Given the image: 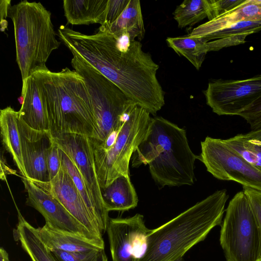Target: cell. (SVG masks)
I'll return each mask as SVG.
<instances>
[{"label": "cell", "instance_id": "6da1fadb", "mask_svg": "<svg viewBox=\"0 0 261 261\" xmlns=\"http://www.w3.org/2000/svg\"><path fill=\"white\" fill-rule=\"evenodd\" d=\"M60 41L73 47L132 100L152 115L165 105L164 92L157 76L159 65L144 51L140 41L128 34H112L101 25L86 35L61 25Z\"/></svg>", "mask_w": 261, "mask_h": 261}, {"label": "cell", "instance_id": "7a4b0ae2", "mask_svg": "<svg viewBox=\"0 0 261 261\" xmlns=\"http://www.w3.org/2000/svg\"><path fill=\"white\" fill-rule=\"evenodd\" d=\"M132 158L133 167L148 164L152 178L162 187L192 186L195 181L198 156L190 147L186 130L162 117L151 118Z\"/></svg>", "mask_w": 261, "mask_h": 261}, {"label": "cell", "instance_id": "3957f363", "mask_svg": "<svg viewBox=\"0 0 261 261\" xmlns=\"http://www.w3.org/2000/svg\"><path fill=\"white\" fill-rule=\"evenodd\" d=\"M229 198L225 189L217 190L160 227L150 229L146 247L138 261H174L203 241L221 225Z\"/></svg>", "mask_w": 261, "mask_h": 261}, {"label": "cell", "instance_id": "277c9868", "mask_svg": "<svg viewBox=\"0 0 261 261\" xmlns=\"http://www.w3.org/2000/svg\"><path fill=\"white\" fill-rule=\"evenodd\" d=\"M51 134L75 133L93 138L95 122L83 78L66 67L36 72Z\"/></svg>", "mask_w": 261, "mask_h": 261}, {"label": "cell", "instance_id": "5b68a950", "mask_svg": "<svg viewBox=\"0 0 261 261\" xmlns=\"http://www.w3.org/2000/svg\"><path fill=\"white\" fill-rule=\"evenodd\" d=\"M8 17L14 25L16 62L21 72L22 91L29 77L48 69L46 63L61 42L56 38L51 13L40 2L24 0L11 6Z\"/></svg>", "mask_w": 261, "mask_h": 261}, {"label": "cell", "instance_id": "8992f818", "mask_svg": "<svg viewBox=\"0 0 261 261\" xmlns=\"http://www.w3.org/2000/svg\"><path fill=\"white\" fill-rule=\"evenodd\" d=\"M150 113L134 104L120 128L102 143L90 139L95 170L101 189L116 178L129 176V163L134 152L146 136L151 120Z\"/></svg>", "mask_w": 261, "mask_h": 261}, {"label": "cell", "instance_id": "52a82bcc", "mask_svg": "<svg viewBox=\"0 0 261 261\" xmlns=\"http://www.w3.org/2000/svg\"><path fill=\"white\" fill-rule=\"evenodd\" d=\"M71 65L84 79L88 91L95 122V134L91 139L104 142L122 124L130 109L136 104L114 83L105 77L70 46Z\"/></svg>", "mask_w": 261, "mask_h": 261}, {"label": "cell", "instance_id": "ba28073f", "mask_svg": "<svg viewBox=\"0 0 261 261\" xmlns=\"http://www.w3.org/2000/svg\"><path fill=\"white\" fill-rule=\"evenodd\" d=\"M220 226L219 241L226 261H261L258 225L243 191L230 200Z\"/></svg>", "mask_w": 261, "mask_h": 261}, {"label": "cell", "instance_id": "9c48e42d", "mask_svg": "<svg viewBox=\"0 0 261 261\" xmlns=\"http://www.w3.org/2000/svg\"><path fill=\"white\" fill-rule=\"evenodd\" d=\"M201 149L197 159L215 178L261 191V169L247 162L223 139L207 137L201 142Z\"/></svg>", "mask_w": 261, "mask_h": 261}, {"label": "cell", "instance_id": "30bf717a", "mask_svg": "<svg viewBox=\"0 0 261 261\" xmlns=\"http://www.w3.org/2000/svg\"><path fill=\"white\" fill-rule=\"evenodd\" d=\"M51 135L54 142L72 160L81 174L94 202L99 229L103 236L107 231L110 218L102 197L89 138L75 133Z\"/></svg>", "mask_w": 261, "mask_h": 261}, {"label": "cell", "instance_id": "8fae6325", "mask_svg": "<svg viewBox=\"0 0 261 261\" xmlns=\"http://www.w3.org/2000/svg\"><path fill=\"white\" fill-rule=\"evenodd\" d=\"M203 93L215 113L239 116L261 97V74L244 80H212Z\"/></svg>", "mask_w": 261, "mask_h": 261}, {"label": "cell", "instance_id": "7c38bea8", "mask_svg": "<svg viewBox=\"0 0 261 261\" xmlns=\"http://www.w3.org/2000/svg\"><path fill=\"white\" fill-rule=\"evenodd\" d=\"M150 229L139 214L125 218H110L107 231L113 261H138L146 247Z\"/></svg>", "mask_w": 261, "mask_h": 261}, {"label": "cell", "instance_id": "4fadbf2b", "mask_svg": "<svg viewBox=\"0 0 261 261\" xmlns=\"http://www.w3.org/2000/svg\"><path fill=\"white\" fill-rule=\"evenodd\" d=\"M28 193L27 204L39 212L45 223L60 231L78 235L92 240H103L91 233L76 220L48 191L36 181L22 177Z\"/></svg>", "mask_w": 261, "mask_h": 261}, {"label": "cell", "instance_id": "5bb4252c", "mask_svg": "<svg viewBox=\"0 0 261 261\" xmlns=\"http://www.w3.org/2000/svg\"><path fill=\"white\" fill-rule=\"evenodd\" d=\"M18 127L23 162L28 178L36 181L49 182L46 161L48 151L53 143L50 132L34 129L19 117Z\"/></svg>", "mask_w": 261, "mask_h": 261}, {"label": "cell", "instance_id": "9a60e30c", "mask_svg": "<svg viewBox=\"0 0 261 261\" xmlns=\"http://www.w3.org/2000/svg\"><path fill=\"white\" fill-rule=\"evenodd\" d=\"M36 182L48 191L91 233L102 237L96 222L88 209L73 180L62 165L58 174L49 182Z\"/></svg>", "mask_w": 261, "mask_h": 261}, {"label": "cell", "instance_id": "2e32d148", "mask_svg": "<svg viewBox=\"0 0 261 261\" xmlns=\"http://www.w3.org/2000/svg\"><path fill=\"white\" fill-rule=\"evenodd\" d=\"M21 96L23 100L18 111L19 118L34 129L49 131V120L36 73L28 79Z\"/></svg>", "mask_w": 261, "mask_h": 261}, {"label": "cell", "instance_id": "e0dca14e", "mask_svg": "<svg viewBox=\"0 0 261 261\" xmlns=\"http://www.w3.org/2000/svg\"><path fill=\"white\" fill-rule=\"evenodd\" d=\"M36 232L49 250L67 252H90L105 249L103 240H92L78 235L60 231L45 223L35 228Z\"/></svg>", "mask_w": 261, "mask_h": 261}, {"label": "cell", "instance_id": "ac0fdd59", "mask_svg": "<svg viewBox=\"0 0 261 261\" xmlns=\"http://www.w3.org/2000/svg\"><path fill=\"white\" fill-rule=\"evenodd\" d=\"M261 20V0H246L234 9L194 28L190 35L204 38L208 35L241 21Z\"/></svg>", "mask_w": 261, "mask_h": 261}, {"label": "cell", "instance_id": "d6986e66", "mask_svg": "<svg viewBox=\"0 0 261 261\" xmlns=\"http://www.w3.org/2000/svg\"><path fill=\"white\" fill-rule=\"evenodd\" d=\"M109 0H64V15L72 25L106 22Z\"/></svg>", "mask_w": 261, "mask_h": 261}, {"label": "cell", "instance_id": "ffe728a7", "mask_svg": "<svg viewBox=\"0 0 261 261\" xmlns=\"http://www.w3.org/2000/svg\"><path fill=\"white\" fill-rule=\"evenodd\" d=\"M18 119V112L11 107L1 110L0 126L3 144L11 155L22 177L28 178L22 156Z\"/></svg>", "mask_w": 261, "mask_h": 261}, {"label": "cell", "instance_id": "44dd1931", "mask_svg": "<svg viewBox=\"0 0 261 261\" xmlns=\"http://www.w3.org/2000/svg\"><path fill=\"white\" fill-rule=\"evenodd\" d=\"M107 210L125 211L138 204V196L129 176H120L107 187L101 189Z\"/></svg>", "mask_w": 261, "mask_h": 261}, {"label": "cell", "instance_id": "7402d4cb", "mask_svg": "<svg viewBox=\"0 0 261 261\" xmlns=\"http://www.w3.org/2000/svg\"><path fill=\"white\" fill-rule=\"evenodd\" d=\"M261 30V20L241 21L211 33L203 39L208 52L244 43L247 36Z\"/></svg>", "mask_w": 261, "mask_h": 261}, {"label": "cell", "instance_id": "603a6c76", "mask_svg": "<svg viewBox=\"0 0 261 261\" xmlns=\"http://www.w3.org/2000/svg\"><path fill=\"white\" fill-rule=\"evenodd\" d=\"M15 240L32 261H60L38 236L35 227L27 221L18 212V222L13 231Z\"/></svg>", "mask_w": 261, "mask_h": 261}, {"label": "cell", "instance_id": "cb8c5ba5", "mask_svg": "<svg viewBox=\"0 0 261 261\" xmlns=\"http://www.w3.org/2000/svg\"><path fill=\"white\" fill-rule=\"evenodd\" d=\"M113 34L126 33L134 39L141 41L145 36V30L142 17L140 1L129 0L125 9L112 24H105Z\"/></svg>", "mask_w": 261, "mask_h": 261}, {"label": "cell", "instance_id": "d4e9b609", "mask_svg": "<svg viewBox=\"0 0 261 261\" xmlns=\"http://www.w3.org/2000/svg\"><path fill=\"white\" fill-rule=\"evenodd\" d=\"M168 46L178 55L187 58L199 70L208 52L207 42L202 38L191 36L168 37Z\"/></svg>", "mask_w": 261, "mask_h": 261}, {"label": "cell", "instance_id": "484cf974", "mask_svg": "<svg viewBox=\"0 0 261 261\" xmlns=\"http://www.w3.org/2000/svg\"><path fill=\"white\" fill-rule=\"evenodd\" d=\"M208 0H185L177 6L173 13L178 27H192L207 17Z\"/></svg>", "mask_w": 261, "mask_h": 261}, {"label": "cell", "instance_id": "4316f807", "mask_svg": "<svg viewBox=\"0 0 261 261\" xmlns=\"http://www.w3.org/2000/svg\"><path fill=\"white\" fill-rule=\"evenodd\" d=\"M225 143L247 162L261 169V142L239 134L224 140Z\"/></svg>", "mask_w": 261, "mask_h": 261}, {"label": "cell", "instance_id": "83f0119b", "mask_svg": "<svg viewBox=\"0 0 261 261\" xmlns=\"http://www.w3.org/2000/svg\"><path fill=\"white\" fill-rule=\"evenodd\" d=\"M59 154L61 161V165L64 167L65 169L71 176L88 209L96 222L99 228L97 212L94 202L81 174L72 160L66 154V153L60 148Z\"/></svg>", "mask_w": 261, "mask_h": 261}, {"label": "cell", "instance_id": "f1b7e54d", "mask_svg": "<svg viewBox=\"0 0 261 261\" xmlns=\"http://www.w3.org/2000/svg\"><path fill=\"white\" fill-rule=\"evenodd\" d=\"M246 0H208L207 18L213 20L242 4Z\"/></svg>", "mask_w": 261, "mask_h": 261}, {"label": "cell", "instance_id": "f546056e", "mask_svg": "<svg viewBox=\"0 0 261 261\" xmlns=\"http://www.w3.org/2000/svg\"><path fill=\"white\" fill-rule=\"evenodd\" d=\"M239 116L250 125L252 131L261 129V97Z\"/></svg>", "mask_w": 261, "mask_h": 261}, {"label": "cell", "instance_id": "4dcf8cb0", "mask_svg": "<svg viewBox=\"0 0 261 261\" xmlns=\"http://www.w3.org/2000/svg\"><path fill=\"white\" fill-rule=\"evenodd\" d=\"M50 250L60 261H96L100 251L78 252H67L58 249Z\"/></svg>", "mask_w": 261, "mask_h": 261}, {"label": "cell", "instance_id": "1f68e13d", "mask_svg": "<svg viewBox=\"0 0 261 261\" xmlns=\"http://www.w3.org/2000/svg\"><path fill=\"white\" fill-rule=\"evenodd\" d=\"M243 191L249 201L258 225L260 235L261 256V191L246 187H243Z\"/></svg>", "mask_w": 261, "mask_h": 261}, {"label": "cell", "instance_id": "d6a6232c", "mask_svg": "<svg viewBox=\"0 0 261 261\" xmlns=\"http://www.w3.org/2000/svg\"><path fill=\"white\" fill-rule=\"evenodd\" d=\"M46 163L49 179L51 180L58 174L61 167L59 148L54 140L48 151Z\"/></svg>", "mask_w": 261, "mask_h": 261}, {"label": "cell", "instance_id": "836d02e7", "mask_svg": "<svg viewBox=\"0 0 261 261\" xmlns=\"http://www.w3.org/2000/svg\"><path fill=\"white\" fill-rule=\"evenodd\" d=\"M129 2V0H109L105 24L113 23L125 9Z\"/></svg>", "mask_w": 261, "mask_h": 261}, {"label": "cell", "instance_id": "e575fe53", "mask_svg": "<svg viewBox=\"0 0 261 261\" xmlns=\"http://www.w3.org/2000/svg\"><path fill=\"white\" fill-rule=\"evenodd\" d=\"M11 6L10 0H1L0 1L1 25L2 31H5L7 28L6 18L8 17V10Z\"/></svg>", "mask_w": 261, "mask_h": 261}, {"label": "cell", "instance_id": "d590c367", "mask_svg": "<svg viewBox=\"0 0 261 261\" xmlns=\"http://www.w3.org/2000/svg\"><path fill=\"white\" fill-rule=\"evenodd\" d=\"M244 135L245 137L248 139H253L261 142V129L255 131L251 130L244 134Z\"/></svg>", "mask_w": 261, "mask_h": 261}, {"label": "cell", "instance_id": "8d00e7d4", "mask_svg": "<svg viewBox=\"0 0 261 261\" xmlns=\"http://www.w3.org/2000/svg\"><path fill=\"white\" fill-rule=\"evenodd\" d=\"M0 261H9L8 253L3 247L0 249Z\"/></svg>", "mask_w": 261, "mask_h": 261}, {"label": "cell", "instance_id": "74e56055", "mask_svg": "<svg viewBox=\"0 0 261 261\" xmlns=\"http://www.w3.org/2000/svg\"><path fill=\"white\" fill-rule=\"evenodd\" d=\"M96 261H108L104 250H102L99 252Z\"/></svg>", "mask_w": 261, "mask_h": 261}, {"label": "cell", "instance_id": "f35d334b", "mask_svg": "<svg viewBox=\"0 0 261 261\" xmlns=\"http://www.w3.org/2000/svg\"><path fill=\"white\" fill-rule=\"evenodd\" d=\"M174 261H184V259L182 257H181L177 258V259H176Z\"/></svg>", "mask_w": 261, "mask_h": 261}]
</instances>
